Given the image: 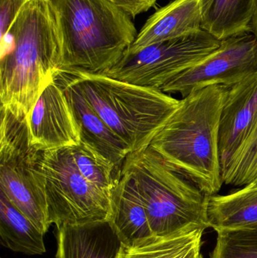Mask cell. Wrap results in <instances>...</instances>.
I'll use <instances>...</instances> for the list:
<instances>
[{
  "label": "cell",
  "instance_id": "1",
  "mask_svg": "<svg viewBox=\"0 0 257 258\" xmlns=\"http://www.w3.org/2000/svg\"><path fill=\"white\" fill-rule=\"evenodd\" d=\"M0 42L2 107L26 117L60 69V36L48 0H27Z\"/></svg>",
  "mask_w": 257,
  "mask_h": 258
},
{
  "label": "cell",
  "instance_id": "2",
  "mask_svg": "<svg viewBox=\"0 0 257 258\" xmlns=\"http://www.w3.org/2000/svg\"><path fill=\"white\" fill-rule=\"evenodd\" d=\"M226 92V86H211L183 98L149 145L170 168L209 197L223 184L220 126Z\"/></svg>",
  "mask_w": 257,
  "mask_h": 258
},
{
  "label": "cell",
  "instance_id": "3",
  "mask_svg": "<svg viewBox=\"0 0 257 258\" xmlns=\"http://www.w3.org/2000/svg\"><path fill=\"white\" fill-rule=\"evenodd\" d=\"M61 48L59 74H101L137 38L132 17L110 0H48Z\"/></svg>",
  "mask_w": 257,
  "mask_h": 258
},
{
  "label": "cell",
  "instance_id": "4",
  "mask_svg": "<svg viewBox=\"0 0 257 258\" xmlns=\"http://www.w3.org/2000/svg\"><path fill=\"white\" fill-rule=\"evenodd\" d=\"M62 74L125 141L131 153L149 147L181 103L160 89L136 86L102 74Z\"/></svg>",
  "mask_w": 257,
  "mask_h": 258
},
{
  "label": "cell",
  "instance_id": "5",
  "mask_svg": "<svg viewBox=\"0 0 257 258\" xmlns=\"http://www.w3.org/2000/svg\"><path fill=\"white\" fill-rule=\"evenodd\" d=\"M122 171L134 181L155 236H168L192 225L209 227V196L170 168L150 147L130 153Z\"/></svg>",
  "mask_w": 257,
  "mask_h": 258
},
{
  "label": "cell",
  "instance_id": "6",
  "mask_svg": "<svg viewBox=\"0 0 257 258\" xmlns=\"http://www.w3.org/2000/svg\"><path fill=\"white\" fill-rule=\"evenodd\" d=\"M42 152L32 146L26 117L1 107V191L44 234L51 227L41 169Z\"/></svg>",
  "mask_w": 257,
  "mask_h": 258
},
{
  "label": "cell",
  "instance_id": "7",
  "mask_svg": "<svg viewBox=\"0 0 257 258\" xmlns=\"http://www.w3.org/2000/svg\"><path fill=\"white\" fill-rule=\"evenodd\" d=\"M40 165L51 224L109 221L111 195L80 174L69 147L42 152Z\"/></svg>",
  "mask_w": 257,
  "mask_h": 258
},
{
  "label": "cell",
  "instance_id": "8",
  "mask_svg": "<svg viewBox=\"0 0 257 258\" xmlns=\"http://www.w3.org/2000/svg\"><path fill=\"white\" fill-rule=\"evenodd\" d=\"M221 40L204 30L178 39L152 44L120 60L102 73L119 81L161 89L174 77L215 51Z\"/></svg>",
  "mask_w": 257,
  "mask_h": 258
},
{
  "label": "cell",
  "instance_id": "9",
  "mask_svg": "<svg viewBox=\"0 0 257 258\" xmlns=\"http://www.w3.org/2000/svg\"><path fill=\"white\" fill-rule=\"evenodd\" d=\"M256 71V38L251 33H241L221 40L212 54L174 77L160 90L184 98L208 86L229 87Z\"/></svg>",
  "mask_w": 257,
  "mask_h": 258
},
{
  "label": "cell",
  "instance_id": "10",
  "mask_svg": "<svg viewBox=\"0 0 257 258\" xmlns=\"http://www.w3.org/2000/svg\"><path fill=\"white\" fill-rule=\"evenodd\" d=\"M26 119L30 143L39 151L79 144L76 122L63 88L56 80L45 87Z\"/></svg>",
  "mask_w": 257,
  "mask_h": 258
},
{
  "label": "cell",
  "instance_id": "11",
  "mask_svg": "<svg viewBox=\"0 0 257 258\" xmlns=\"http://www.w3.org/2000/svg\"><path fill=\"white\" fill-rule=\"evenodd\" d=\"M257 124V71L227 87L220 126L222 174Z\"/></svg>",
  "mask_w": 257,
  "mask_h": 258
},
{
  "label": "cell",
  "instance_id": "12",
  "mask_svg": "<svg viewBox=\"0 0 257 258\" xmlns=\"http://www.w3.org/2000/svg\"><path fill=\"white\" fill-rule=\"evenodd\" d=\"M55 80L63 88L78 127L80 141L96 150L119 171H122L127 156L131 153L128 146L101 119L63 74H58Z\"/></svg>",
  "mask_w": 257,
  "mask_h": 258
},
{
  "label": "cell",
  "instance_id": "13",
  "mask_svg": "<svg viewBox=\"0 0 257 258\" xmlns=\"http://www.w3.org/2000/svg\"><path fill=\"white\" fill-rule=\"evenodd\" d=\"M202 0H174L149 17L127 50L135 52L152 44L178 39L202 30Z\"/></svg>",
  "mask_w": 257,
  "mask_h": 258
},
{
  "label": "cell",
  "instance_id": "14",
  "mask_svg": "<svg viewBox=\"0 0 257 258\" xmlns=\"http://www.w3.org/2000/svg\"><path fill=\"white\" fill-rule=\"evenodd\" d=\"M56 258H117L122 242L109 221L57 227Z\"/></svg>",
  "mask_w": 257,
  "mask_h": 258
},
{
  "label": "cell",
  "instance_id": "15",
  "mask_svg": "<svg viewBox=\"0 0 257 258\" xmlns=\"http://www.w3.org/2000/svg\"><path fill=\"white\" fill-rule=\"evenodd\" d=\"M108 221L124 245L154 236L141 197L132 179L123 171L112 192Z\"/></svg>",
  "mask_w": 257,
  "mask_h": 258
},
{
  "label": "cell",
  "instance_id": "16",
  "mask_svg": "<svg viewBox=\"0 0 257 258\" xmlns=\"http://www.w3.org/2000/svg\"><path fill=\"white\" fill-rule=\"evenodd\" d=\"M208 219L217 233L257 230V183L226 195L210 196Z\"/></svg>",
  "mask_w": 257,
  "mask_h": 258
},
{
  "label": "cell",
  "instance_id": "17",
  "mask_svg": "<svg viewBox=\"0 0 257 258\" xmlns=\"http://www.w3.org/2000/svg\"><path fill=\"white\" fill-rule=\"evenodd\" d=\"M205 230L192 225L168 236L154 235L132 245H122L117 258H199Z\"/></svg>",
  "mask_w": 257,
  "mask_h": 258
},
{
  "label": "cell",
  "instance_id": "18",
  "mask_svg": "<svg viewBox=\"0 0 257 258\" xmlns=\"http://www.w3.org/2000/svg\"><path fill=\"white\" fill-rule=\"evenodd\" d=\"M256 0H202V29L223 40L251 33Z\"/></svg>",
  "mask_w": 257,
  "mask_h": 258
},
{
  "label": "cell",
  "instance_id": "19",
  "mask_svg": "<svg viewBox=\"0 0 257 258\" xmlns=\"http://www.w3.org/2000/svg\"><path fill=\"white\" fill-rule=\"evenodd\" d=\"M44 233L0 191L1 245L27 255L45 253Z\"/></svg>",
  "mask_w": 257,
  "mask_h": 258
},
{
  "label": "cell",
  "instance_id": "20",
  "mask_svg": "<svg viewBox=\"0 0 257 258\" xmlns=\"http://www.w3.org/2000/svg\"><path fill=\"white\" fill-rule=\"evenodd\" d=\"M69 148L80 174L88 181L111 195L122 171H119L108 159L81 141Z\"/></svg>",
  "mask_w": 257,
  "mask_h": 258
},
{
  "label": "cell",
  "instance_id": "21",
  "mask_svg": "<svg viewBox=\"0 0 257 258\" xmlns=\"http://www.w3.org/2000/svg\"><path fill=\"white\" fill-rule=\"evenodd\" d=\"M224 184L241 187L257 183V124L222 174Z\"/></svg>",
  "mask_w": 257,
  "mask_h": 258
},
{
  "label": "cell",
  "instance_id": "22",
  "mask_svg": "<svg viewBox=\"0 0 257 258\" xmlns=\"http://www.w3.org/2000/svg\"><path fill=\"white\" fill-rule=\"evenodd\" d=\"M210 258H257V230L218 232Z\"/></svg>",
  "mask_w": 257,
  "mask_h": 258
},
{
  "label": "cell",
  "instance_id": "23",
  "mask_svg": "<svg viewBox=\"0 0 257 258\" xmlns=\"http://www.w3.org/2000/svg\"><path fill=\"white\" fill-rule=\"evenodd\" d=\"M27 0H0V39L4 37Z\"/></svg>",
  "mask_w": 257,
  "mask_h": 258
},
{
  "label": "cell",
  "instance_id": "24",
  "mask_svg": "<svg viewBox=\"0 0 257 258\" xmlns=\"http://www.w3.org/2000/svg\"><path fill=\"white\" fill-rule=\"evenodd\" d=\"M123 9L132 18H135L153 7L158 0H110Z\"/></svg>",
  "mask_w": 257,
  "mask_h": 258
},
{
  "label": "cell",
  "instance_id": "25",
  "mask_svg": "<svg viewBox=\"0 0 257 258\" xmlns=\"http://www.w3.org/2000/svg\"><path fill=\"white\" fill-rule=\"evenodd\" d=\"M251 33L254 35L257 39V0H256V6H255L254 15L251 23Z\"/></svg>",
  "mask_w": 257,
  "mask_h": 258
},
{
  "label": "cell",
  "instance_id": "26",
  "mask_svg": "<svg viewBox=\"0 0 257 258\" xmlns=\"http://www.w3.org/2000/svg\"><path fill=\"white\" fill-rule=\"evenodd\" d=\"M199 258H204L203 256H202V254H201L200 256H199Z\"/></svg>",
  "mask_w": 257,
  "mask_h": 258
}]
</instances>
